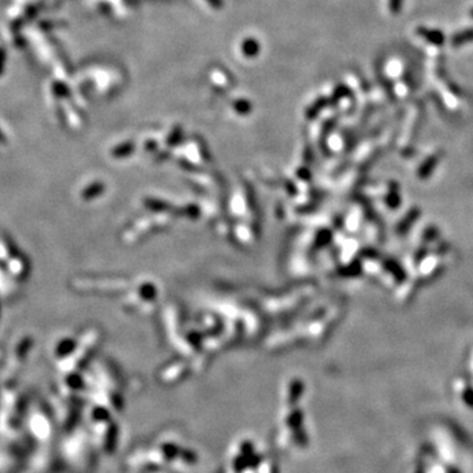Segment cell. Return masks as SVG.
<instances>
[{
  "instance_id": "1",
  "label": "cell",
  "mask_w": 473,
  "mask_h": 473,
  "mask_svg": "<svg viewBox=\"0 0 473 473\" xmlns=\"http://www.w3.org/2000/svg\"><path fill=\"white\" fill-rule=\"evenodd\" d=\"M417 34L422 37L423 40H426L429 44L435 45V46H441V45H443L444 40H446V36H444L442 30L432 29V28H418V29H417Z\"/></svg>"
},
{
  "instance_id": "2",
  "label": "cell",
  "mask_w": 473,
  "mask_h": 473,
  "mask_svg": "<svg viewBox=\"0 0 473 473\" xmlns=\"http://www.w3.org/2000/svg\"><path fill=\"white\" fill-rule=\"evenodd\" d=\"M473 42V28H467L464 30H459L451 37V45L453 48H460L464 45Z\"/></svg>"
},
{
  "instance_id": "3",
  "label": "cell",
  "mask_w": 473,
  "mask_h": 473,
  "mask_svg": "<svg viewBox=\"0 0 473 473\" xmlns=\"http://www.w3.org/2000/svg\"><path fill=\"white\" fill-rule=\"evenodd\" d=\"M404 0H389V11L392 15H399L401 12Z\"/></svg>"
},
{
  "instance_id": "4",
  "label": "cell",
  "mask_w": 473,
  "mask_h": 473,
  "mask_svg": "<svg viewBox=\"0 0 473 473\" xmlns=\"http://www.w3.org/2000/svg\"><path fill=\"white\" fill-rule=\"evenodd\" d=\"M469 16H470V17H472V18H473V8H472V9H470V12H469Z\"/></svg>"
}]
</instances>
